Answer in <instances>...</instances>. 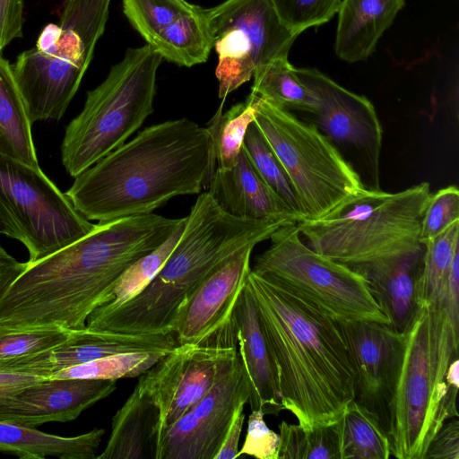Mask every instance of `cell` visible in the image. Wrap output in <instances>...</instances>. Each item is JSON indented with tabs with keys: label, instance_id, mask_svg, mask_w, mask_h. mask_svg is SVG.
Segmentation results:
<instances>
[{
	"label": "cell",
	"instance_id": "obj_37",
	"mask_svg": "<svg viewBox=\"0 0 459 459\" xmlns=\"http://www.w3.org/2000/svg\"><path fill=\"white\" fill-rule=\"evenodd\" d=\"M456 221H459V190L455 186H448L432 194L427 204L421 220L420 243L436 238Z\"/></svg>",
	"mask_w": 459,
	"mask_h": 459
},
{
	"label": "cell",
	"instance_id": "obj_45",
	"mask_svg": "<svg viewBox=\"0 0 459 459\" xmlns=\"http://www.w3.org/2000/svg\"><path fill=\"white\" fill-rule=\"evenodd\" d=\"M0 234L17 239L24 243V237L16 221L0 201Z\"/></svg>",
	"mask_w": 459,
	"mask_h": 459
},
{
	"label": "cell",
	"instance_id": "obj_1",
	"mask_svg": "<svg viewBox=\"0 0 459 459\" xmlns=\"http://www.w3.org/2000/svg\"><path fill=\"white\" fill-rule=\"evenodd\" d=\"M186 220L152 212L99 222L80 239L27 263L0 299V327L84 329L124 272Z\"/></svg>",
	"mask_w": 459,
	"mask_h": 459
},
{
	"label": "cell",
	"instance_id": "obj_17",
	"mask_svg": "<svg viewBox=\"0 0 459 459\" xmlns=\"http://www.w3.org/2000/svg\"><path fill=\"white\" fill-rule=\"evenodd\" d=\"M116 388L110 379L45 378L1 403L0 420L30 428L71 421Z\"/></svg>",
	"mask_w": 459,
	"mask_h": 459
},
{
	"label": "cell",
	"instance_id": "obj_6",
	"mask_svg": "<svg viewBox=\"0 0 459 459\" xmlns=\"http://www.w3.org/2000/svg\"><path fill=\"white\" fill-rule=\"evenodd\" d=\"M111 0H66L59 24L49 23L13 72L30 122L60 120L77 92L103 35Z\"/></svg>",
	"mask_w": 459,
	"mask_h": 459
},
{
	"label": "cell",
	"instance_id": "obj_26",
	"mask_svg": "<svg viewBox=\"0 0 459 459\" xmlns=\"http://www.w3.org/2000/svg\"><path fill=\"white\" fill-rule=\"evenodd\" d=\"M340 459H388L390 442L379 417L355 400L336 422Z\"/></svg>",
	"mask_w": 459,
	"mask_h": 459
},
{
	"label": "cell",
	"instance_id": "obj_44",
	"mask_svg": "<svg viewBox=\"0 0 459 459\" xmlns=\"http://www.w3.org/2000/svg\"><path fill=\"white\" fill-rule=\"evenodd\" d=\"M26 266L27 262H19L0 245V299Z\"/></svg>",
	"mask_w": 459,
	"mask_h": 459
},
{
	"label": "cell",
	"instance_id": "obj_27",
	"mask_svg": "<svg viewBox=\"0 0 459 459\" xmlns=\"http://www.w3.org/2000/svg\"><path fill=\"white\" fill-rule=\"evenodd\" d=\"M252 94L287 110L313 114L317 101L302 82L288 57H278L257 67L253 74Z\"/></svg>",
	"mask_w": 459,
	"mask_h": 459
},
{
	"label": "cell",
	"instance_id": "obj_38",
	"mask_svg": "<svg viewBox=\"0 0 459 459\" xmlns=\"http://www.w3.org/2000/svg\"><path fill=\"white\" fill-rule=\"evenodd\" d=\"M264 418L262 410L251 411L246 438L236 458L246 455L257 459H277L280 435L268 428Z\"/></svg>",
	"mask_w": 459,
	"mask_h": 459
},
{
	"label": "cell",
	"instance_id": "obj_42",
	"mask_svg": "<svg viewBox=\"0 0 459 459\" xmlns=\"http://www.w3.org/2000/svg\"><path fill=\"white\" fill-rule=\"evenodd\" d=\"M244 406H239L229 427L222 444L214 459H236L239 438L245 420Z\"/></svg>",
	"mask_w": 459,
	"mask_h": 459
},
{
	"label": "cell",
	"instance_id": "obj_29",
	"mask_svg": "<svg viewBox=\"0 0 459 459\" xmlns=\"http://www.w3.org/2000/svg\"><path fill=\"white\" fill-rule=\"evenodd\" d=\"M421 279V304L439 305L445 301L446 288L453 260L459 252V221L443 233L426 241Z\"/></svg>",
	"mask_w": 459,
	"mask_h": 459
},
{
	"label": "cell",
	"instance_id": "obj_22",
	"mask_svg": "<svg viewBox=\"0 0 459 459\" xmlns=\"http://www.w3.org/2000/svg\"><path fill=\"white\" fill-rule=\"evenodd\" d=\"M160 410L137 385L111 422V433L96 459H156Z\"/></svg>",
	"mask_w": 459,
	"mask_h": 459
},
{
	"label": "cell",
	"instance_id": "obj_18",
	"mask_svg": "<svg viewBox=\"0 0 459 459\" xmlns=\"http://www.w3.org/2000/svg\"><path fill=\"white\" fill-rule=\"evenodd\" d=\"M238 351L248 383L251 411L278 416L284 410L277 365L262 329L255 299L246 283L233 311Z\"/></svg>",
	"mask_w": 459,
	"mask_h": 459
},
{
	"label": "cell",
	"instance_id": "obj_32",
	"mask_svg": "<svg viewBox=\"0 0 459 459\" xmlns=\"http://www.w3.org/2000/svg\"><path fill=\"white\" fill-rule=\"evenodd\" d=\"M242 148L260 177L302 221L300 204L290 178L254 122L247 127Z\"/></svg>",
	"mask_w": 459,
	"mask_h": 459
},
{
	"label": "cell",
	"instance_id": "obj_36",
	"mask_svg": "<svg viewBox=\"0 0 459 459\" xmlns=\"http://www.w3.org/2000/svg\"><path fill=\"white\" fill-rule=\"evenodd\" d=\"M281 22L300 35L304 30L329 22L342 0H269Z\"/></svg>",
	"mask_w": 459,
	"mask_h": 459
},
{
	"label": "cell",
	"instance_id": "obj_39",
	"mask_svg": "<svg viewBox=\"0 0 459 459\" xmlns=\"http://www.w3.org/2000/svg\"><path fill=\"white\" fill-rule=\"evenodd\" d=\"M424 459H459V421L444 423L431 439Z\"/></svg>",
	"mask_w": 459,
	"mask_h": 459
},
{
	"label": "cell",
	"instance_id": "obj_2",
	"mask_svg": "<svg viewBox=\"0 0 459 459\" xmlns=\"http://www.w3.org/2000/svg\"><path fill=\"white\" fill-rule=\"evenodd\" d=\"M216 168L207 127L188 118L141 131L74 178L65 195L89 221L150 214L173 197L207 189Z\"/></svg>",
	"mask_w": 459,
	"mask_h": 459
},
{
	"label": "cell",
	"instance_id": "obj_23",
	"mask_svg": "<svg viewBox=\"0 0 459 459\" xmlns=\"http://www.w3.org/2000/svg\"><path fill=\"white\" fill-rule=\"evenodd\" d=\"M104 433L103 429L95 428L75 437H61L0 420V453L22 459H96Z\"/></svg>",
	"mask_w": 459,
	"mask_h": 459
},
{
	"label": "cell",
	"instance_id": "obj_25",
	"mask_svg": "<svg viewBox=\"0 0 459 459\" xmlns=\"http://www.w3.org/2000/svg\"><path fill=\"white\" fill-rule=\"evenodd\" d=\"M213 38L204 8H194L162 29L148 44L169 62L191 67L206 62Z\"/></svg>",
	"mask_w": 459,
	"mask_h": 459
},
{
	"label": "cell",
	"instance_id": "obj_28",
	"mask_svg": "<svg viewBox=\"0 0 459 459\" xmlns=\"http://www.w3.org/2000/svg\"><path fill=\"white\" fill-rule=\"evenodd\" d=\"M222 108L223 101L206 127L213 143L215 169H229L237 164L247 127L255 120V96L250 93L226 112Z\"/></svg>",
	"mask_w": 459,
	"mask_h": 459
},
{
	"label": "cell",
	"instance_id": "obj_30",
	"mask_svg": "<svg viewBox=\"0 0 459 459\" xmlns=\"http://www.w3.org/2000/svg\"><path fill=\"white\" fill-rule=\"evenodd\" d=\"M277 459H340L336 422L305 429L282 420Z\"/></svg>",
	"mask_w": 459,
	"mask_h": 459
},
{
	"label": "cell",
	"instance_id": "obj_7",
	"mask_svg": "<svg viewBox=\"0 0 459 459\" xmlns=\"http://www.w3.org/2000/svg\"><path fill=\"white\" fill-rule=\"evenodd\" d=\"M254 96V123L288 174L302 220L324 217L364 186L358 172L313 123Z\"/></svg>",
	"mask_w": 459,
	"mask_h": 459
},
{
	"label": "cell",
	"instance_id": "obj_3",
	"mask_svg": "<svg viewBox=\"0 0 459 459\" xmlns=\"http://www.w3.org/2000/svg\"><path fill=\"white\" fill-rule=\"evenodd\" d=\"M281 403L305 429L333 424L355 398L356 369L342 322L268 277L249 272Z\"/></svg>",
	"mask_w": 459,
	"mask_h": 459
},
{
	"label": "cell",
	"instance_id": "obj_8",
	"mask_svg": "<svg viewBox=\"0 0 459 459\" xmlns=\"http://www.w3.org/2000/svg\"><path fill=\"white\" fill-rule=\"evenodd\" d=\"M270 239V247L257 256L253 272L273 279L340 322L389 325L365 278L307 246L297 223L281 226Z\"/></svg>",
	"mask_w": 459,
	"mask_h": 459
},
{
	"label": "cell",
	"instance_id": "obj_13",
	"mask_svg": "<svg viewBox=\"0 0 459 459\" xmlns=\"http://www.w3.org/2000/svg\"><path fill=\"white\" fill-rule=\"evenodd\" d=\"M248 397L238 356L233 368L205 396L161 431L156 459H214L236 411Z\"/></svg>",
	"mask_w": 459,
	"mask_h": 459
},
{
	"label": "cell",
	"instance_id": "obj_41",
	"mask_svg": "<svg viewBox=\"0 0 459 459\" xmlns=\"http://www.w3.org/2000/svg\"><path fill=\"white\" fill-rule=\"evenodd\" d=\"M445 307L453 327L459 331V252L454 257L448 275Z\"/></svg>",
	"mask_w": 459,
	"mask_h": 459
},
{
	"label": "cell",
	"instance_id": "obj_33",
	"mask_svg": "<svg viewBox=\"0 0 459 459\" xmlns=\"http://www.w3.org/2000/svg\"><path fill=\"white\" fill-rule=\"evenodd\" d=\"M159 352L117 353L63 368L52 377L110 379L134 377L148 370L161 356Z\"/></svg>",
	"mask_w": 459,
	"mask_h": 459
},
{
	"label": "cell",
	"instance_id": "obj_21",
	"mask_svg": "<svg viewBox=\"0 0 459 459\" xmlns=\"http://www.w3.org/2000/svg\"><path fill=\"white\" fill-rule=\"evenodd\" d=\"M405 0H342L334 50L342 61L367 60L403 9Z\"/></svg>",
	"mask_w": 459,
	"mask_h": 459
},
{
	"label": "cell",
	"instance_id": "obj_31",
	"mask_svg": "<svg viewBox=\"0 0 459 459\" xmlns=\"http://www.w3.org/2000/svg\"><path fill=\"white\" fill-rule=\"evenodd\" d=\"M184 225L185 223L155 250L132 264L117 280L106 302L92 313L109 311L141 291L166 263L179 240Z\"/></svg>",
	"mask_w": 459,
	"mask_h": 459
},
{
	"label": "cell",
	"instance_id": "obj_40",
	"mask_svg": "<svg viewBox=\"0 0 459 459\" xmlns=\"http://www.w3.org/2000/svg\"><path fill=\"white\" fill-rule=\"evenodd\" d=\"M23 9V0H0V54L22 36Z\"/></svg>",
	"mask_w": 459,
	"mask_h": 459
},
{
	"label": "cell",
	"instance_id": "obj_34",
	"mask_svg": "<svg viewBox=\"0 0 459 459\" xmlns=\"http://www.w3.org/2000/svg\"><path fill=\"white\" fill-rule=\"evenodd\" d=\"M194 6L186 0H123L125 16L146 43Z\"/></svg>",
	"mask_w": 459,
	"mask_h": 459
},
{
	"label": "cell",
	"instance_id": "obj_20",
	"mask_svg": "<svg viewBox=\"0 0 459 459\" xmlns=\"http://www.w3.org/2000/svg\"><path fill=\"white\" fill-rule=\"evenodd\" d=\"M207 192L227 212L251 220H276L297 223L299 217L264 182L241 148L237 164L215 169Z\"/></svg>",
	"mask_w": 459,
	"mask_h": 459
},
{
	"label": "cell",
	"instance_id": "obj_43",
	"mask_svg": "<svg viewBox=\"0 0 459 459\" xmlns=\"http://www.w3.org/2000/svg\"><path fill=\"white\" fill-rule=\"evenodd\" d=\"M45 378L48 377L0 370V403Z\"/></svg>",
	"mask_w": 459,
	"mask_h": 459
},
{
	"label": "cell",
	"instance_id": "obj_12",
	"mask_svg": "<svg viewBox=\"0 0 459 459\" xmlns=\"http://www.w3.org/2000/svg\"><path fill=\"white\" fill-rule=\"evenodd\" d=\"M315 95L313 123L333 144L358 156L370 188H379L383 129L371 101L342 87L316 68H296Z\"/></svg>",
	"mask_w": 459,
	"mask_h": 459
},
{
	"label": "cell",
	"instance_id": "obj_9",
	"mask_svg": "<svg viewBox=\"0 0 459 459\" xmlns=\"http://www.w3.org/2000/svg\"><path fill=\"white\" fill-rule=\"evenodd\" d=\"M433 342L427 305L404 332L397 377L387 407L385 430L391 455L424 459L437 431L450 419L445 382Z\"/></svg>",
	"mask_w": 459,
	"mask_h": 459
},
{
	"label": "cell",
	"instance_id": "obj_10",
	"mask_svg": "<svg viewBox=\"0 0 459 459\" xmlns=\"http://www.w3.org/2000/svg\"><path fill=\"white\" fill-rule=\"evenodd\" d=\"M238 359L232 314L227 323L201 341L178 343L142 374L136 385L160 410V436L205 396L233 368Z\"/></svg>",
	"mask_w": 459,
	"mask_h": 459
},
{
	"label": "cell",
	"instance_id": "obj_35",
	"mask_svg": "<svg viewBox=\"0 0 459 459\" xmlns=\"http://www.w3.org/2000/svg\"><path fill=\"white\" fill-rule=\"evenodd\" d=\"M74 331L61 327H0V361L55 349L65 342Z\"/></svg>",
	"mask_w": 459,
	"mask_h": 459
},
{
	"label": "cell",
	"instance_id": "obj_5",
	"mask_svg": "<svg viewBox=\"0 0 459 459\" xmlns=\"http://www.w3.org/2000/svg\"><path fill=\"white\" fill-rule=\"evenodd\" d=\"M161 56L146 43L127 48L105 80L87 92L81 113L66 126L62 163L73 178L120 147L154 112Z\"/></svg>",
	"mask_w": 459,
	"mask_h": 459
},
{
	"label": "cell",
	"instance_id": "obj_11",
	"mask_svg": "<svg viewBox=\"0 0 459 459\" xmlns=\"http://www.w3.org/2000/svg\"><path fill=\"white\" fill-rule=\"evenodd\" d=\"M0 201L9 211L23 237L34 263L91 232V223L67 195L33 168L0 154Z\"/></svg>",
	"mask_w": 459,
	"mask_h": 459
},
{
	"label": "cell",
	"instance_id": "obj_16",
	"mask_svg": "<svg viewBox=\"0 0 459 459\" xmlns=\"http://www.w3.org/2000/svg\"><path fill=\"white\" fill-rule=\"evenodd\" d=\"M254 247H246L230 255L181 304L174 327L178 343L199 342L232 317L251 271Z\"/></svg>",
	"mask_w": 459,
	"mask_h": 459
},
{
	"label": "cell",
	"instance_id": "obj_24",
	"mask_svg": "<svg viewBox=\"0 0 459 459\" xmlns=\"http://www.w3.org/2000/svg\"><path fill=\"white\" fill-rule=\"evenodd\" d=\"M31 125L12 65L0 54V154L39 168Z\"/></svg>",
	"mask_w": 459,
	"mask_h": 459
},
{
	"label": "cell",
	"instance_id": "obj_4",
	"mask_svg": "<svg viewBox=\"0 0 459 459\" xmlns=\"http://www.w3.org/2000/svg\"><path fill=\"white\" fill-rule=\"evenodd\" d=\"M421 182L389 193L363 186L328 214L297 222L307 245L353 266L420 249L421 220L431 196Z\"/></svg>",
	"mask_w": 459,
	"mask_h": 459
},
{
	"label": "cell",
	"instance_id": "obj_19",
	"mask_svg": "<svg viewBox=\"0 0 459 459\" xmlns=\"http://www.w3.org/2000/svg\"><path fill=\"white\" fill-rule=\"evenodd\" d=\"M367 281L369 291L389 325L403 333L422 304L424 246L420 249L351 266Z\"/></svg>",
	"mask_w": 459,
	"mask_h": 459
},
{
	"label": "cell",
	"instance_id": "obj_14",
	"mask_svg": "<svg viewBox=\"0 0 459 459\" xmlns=\"http://www.w3.org/2000/svg\"><path fill=\"white\" fill-rule=\"evenodd\" d=\"M342 325L356 369L354 400L377 413L385 429L404 333L396 332L387 324L372 321L342 322Z\"/></svg>",
	"mask_w": 459,
	"mask_h": 459
},
{
	"label": "cell",
	"instance_id": "obj_15",
	"mask_svg": "<svg viewBox=\"0 0 459 459\" xmlns=\"http://www.w3.org/2000/svg\"><path fill=\"white\" fill-rule=\"evenodd\" d=\"M178 344L175 333L125 334L74 330L70 338L55 349L0 361V370L52 377L59 370L102 357L125 352L167 353Z\"/></svg>",
	"mask_w": 459,
	"mask_h": 459
}]
</instances>
